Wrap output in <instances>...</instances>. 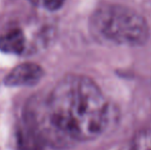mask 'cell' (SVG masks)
<instances>
[{"instance_id": "obj_2", "label": "cell", "mask_w": 151, "mask_h": 150, "mask_svg": "<svg viewBox=\"0 0 151 150\" xmlns=\"http://www.w3.org/2000/svg\"><path fill=\"white\" fill-rule=\"evenodd\" d=\"M91 34L116 45H143L149 38V27L143 16L121 4H104L91 18Z\"/></svg>"}, {"instance_id": "obj_3", "label": "cell", "mask_w": 151, "mask_h": 150, "mask_svg": "<svg viewBox=\"0 0 151 150\" xmlns=\"http://www.w3.org/2000/svg\"><path fill=\"white\" fill-rule=\"evenodd\" d=\"M43 69L34 63H24L14 67L7 75L4 82L7 86H32L43 77Z\"/></svg>"}, {"instance_id": "obj_6", "label": "cell", "mask_w": 151, "mask_h": 150, "mask_svg": "<svg viewBox=\"0 0 151 150\" xmlns=\"http://www.w3.org/2000/svg\"><path fill=\"white\" fill-rule=\"evenodd\" d=\"M122 150H151V130H144L137 134Z\"/></svg>"}, {"instance_id": "obj_5", "label": "cell", "mask_w": 151, "mask_h": 150, "mask_svg": "<svg viewBox=\"0 0 151 150\" xmlns=\"http://www.w3.org/2000/svg\"><path fill=\"white\" fill-rule=\"evenodd\" d=\"M25 42L24 33L14 29L0 36V50L6 54L20 55L25 48Z\"/></svg>"}, {"instance_id": "obj_1", "label": "cell", "mask_w": 151, "mask_h": 150, "mask_svg": "<svg viewBox=\"0 0 151 150\" xmlns=\"http://www.w3.org/2000/svg\"><path fill=\"white\" fill-rule=\"evenodd\" d=\"M109 114L101 88L82 75L65 76L47 99L31 101L25 110L45 144L57 149L101 136L109 123Z\"/></svg>"}, {"instance_id": "obj_4", "label": "cell", "mask_w": 151, "mask_h": 150, "mask_svg": "<svg viewBox=\"0 0 151 150\" xmlns=\"http://www.w3.org/2000/svg\"><path fill=\"white\" fill-rule=\"evenodd\" d=\"M45 145L39 131L24 114L23 121L19 126L17 134L18 150H43Z\"/></svg>"}, {"instance_id": "obj_7", "label": "cell", "mask_w": 151, "mask_h": 150, "mask_svg": "<svg viewBox=\"0 0 151 150\" xmlns=\"http://www.w3.org/2000/svg\"><path fill=\"white\" fill-rule=\"evenodd\" d=\"M65 0H43V5L47 10L55 11L63 6Z\"/></svg>"}]
</instances>
